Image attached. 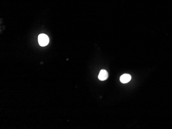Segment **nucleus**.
<instances>
[{"instance_id":"2","label":"nucleus","mask_w":172,"mask_h":129,"mask_svg":"<svg viewBox=\"0 0 172 129\" xmlns=\"http://www.w3.org/2000/svg\"><path fill=\"white\" fill-rule=\"evenodd\" d=\"M108 74L106 70H100L99 75V79L101 81H104L107 79Z\"/></svg>"},{"instance_id":"3","label":"nucleus","mask_w":172,"mask_h":129,"mask_svg":"<svg viewBox=\"0 0 172 129\" xmlns=\"http://www.w3.org/2000/svg\"><path fill=\"white\" fill-rule=\"evenodd\" d=\"M131 76L127 74H125L122 75L120 77V81L123 83H126L131 81Z\"/></svg>"},{"instance_id":"1","label":"nucleus","mask_w":172,"mask_h":129,"mask_svg":"<svg viewBox=\"0 0 172 129\" xmlns=\"http://www.w3.org/2000/svg\"><path fill=\"white\" fill-rule=\"evenodd\" d=\"M38 42L40 46H47L49 43V38L46 34H40L38 36Z\"/></svg>"}]
</instances>
